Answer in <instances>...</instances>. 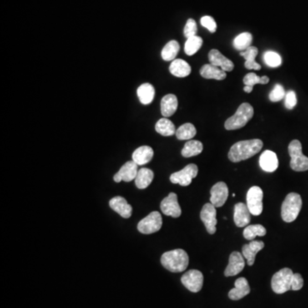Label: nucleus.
Wrapping results in <instances>:
<instances>
[{"label":"nucleus","mask_w":308,"mask_h":308,"mask_svg":"<svg viewBox=\"0 0 308 308\" xmlns=\"http://www.w3.org/2000/svg\"><path fill=\"white\" fill-rule=\"evenodd\" d=\"M263 148V142L261 140L254 139L248 141H242L234 143L229 150V160L234 163L247 160L253 156L259 153Z\"/></svg>","instance_id":"obj_1"},{"label":"nucleus","mask_w":308,"mask_h":308,"mask_svg":"<svg viewBox=\"0 0 308 308\" xmlns=\"http://www.w3.org/2000/svg\"><path fill=\"white\" fill-rule=\"evenodd\" d=\"M161 264L172 272H182L188 268L189 258L183 249H175L162 255Z\"/></svg>","instance_id":"obj_2"},{"label":"nucleus","mask_w":308,"mask_h":308,"mask_svg":"<svg viewBox=\"0 0 308 308\" xmlns=\"http://www.w3.org/2000/svg\"><path fill=\"white\" fill-rule=\"evenodd\" d=\"M254 108L248 103H243L232 117L227 119L224 127L227 130H235L243 128L254 117Z\"/></svg>","instance_id":"obj_3"},{"label":"nucleus","mask_w":308,"mask_h":308,"mask_svg":"<svg viewBox=\"0 0 308 308\" xmlns=\"http://www.w3.org/2000/svg\"><path fill=\"white\" fill-rule=\"evenodd\" d=\"M302 207L301 196L297 193H290L287 195L282 204V218L286 223H291L297 218Z\"/></svg>","instance_id":"obj_4"},{"label":"nucleus","mask_w":308,"mask_h":308,"mask_svg":"<svg viewBox=\"0 0 308 308\" xmlns=\"http://www.w3.org/2000/svg\"><path fill=\"white\" fill-rule=\"evenodd\" d=\"M289 153L290 156V167L295 172L308 170V158L302 153V146L300 141L294 140L289 145Z\"/></svg>","instance_id":"obj_5"},{"label":"nucleus","mask_w":308,"mask_h":308,"mask_svg":"<svg viewBox=\"0 0 308 308\" xmlns=\"http://www.w3.org/2000/svg\"><path fill=\"white\" fill-rule=\"evenodd\" d=\"M295 273L289 268H284L275 273L271 279V288L276 294L281 295L291 290Z\"/></svg>","instance_id":"obj_6"},{"label":"nucleus","mask_w":308,"mask_h":308,"mask_svg":"<svg viewBox=\"0 0 308 308\" xmlns=\"http://www.w3.org/2000/svg\"><path fill=\"white\" fill-rule=\"evenodd\" d=\"M163 218L158 212H152L149 215L142 219L137 229L142 234H150L158 232L162 228Z\"/></svg>","instance_id":"obj_7"},{"label":"nucleus","mask_w":308,"mask_h":308,"mask_svg":"<svg viewBox=\"0 0 308 308\" xmlns=\"http://www.w3.org/2000/svg\"><path fill=\"white\" fill-rule=\"evenodd\" d=\"M199 169L196 164H189L179 172L170 175L169 180L174 184H179L186 187L191 184L192 180L196 178Z\"/></svg>","instance_id":"obj_8"},{"label":"nucleus","mask_w":308,"mask_h":308,"mask_svg":"<svg viewBox=\"0 0 308 308\" xmlns=\"http://www.w3.org/2000/svg\"><path fill=\"white\" fill-rule=\"evenodd\" d=\"M263 191L258 186H254L247 194V206L252 215L259 216L263 211Z\"/></svg>","instance_id":"obj_9"},{"label":"nucleus","mask_w":308,"mask_h":308,"mask_svg":"<svg viewBox=\"0 0 308 308\" xmlns=\"http://www.w3.org/2000/svg\"><path fill=\"white\" fill-rule=\"evenodd\" d=\"M182 284L185 288L193 292L197 293L200 291L204 284V276L198 270H190L183 274L181 278Z\"/></svg>","instance_id":"obj_10"},{"label":"nucleus","mask_w":308,"mask_h":308,"mask_svg":"<svg viewBox=\"0 0 308 308\" xmlns=\"http://www.w3.org/2000/svg\"><path fill=\"white\" fill-rule=\"evenodd\" d=\"M201 221L204 223L206 229L210 234H213L217 230V211L212 203H207L202 208L200 213Z\"/></svg>","instance_id":"obj_11"},{"label":"nucleus","mask_w":308,"mask_h":308,"mask_svg":"<svg viewBox=\"0 0 308 308\" xmlns=\"http://www.w3.org/2000/svg\"><path fill=\"white\" fill-rule=\"evenodd\" d=\"M229 197V188L226 183L219 182L211 189L210 201L217 208L223 207Z\"/></svg>","instance_id":"obj_12"},{"label":"nucleus","mask_w":308,"mask_h":308,"mask_svg":"<svg viewBox=\"0 0 308 308\" xmlns=\"http://www.w3.org/2000/svg\"><path fill=\"white\" fill-rule=\"evenodd\" d=\"M160 209L164 215L170 216L172 218H179L182 214V210L178 203L177 194L170 193L166 198H164L161 202Z\"/></svg>","instance_id":"obj_13"},{"label":"nucleus","mask_w":308,"mask_h":308,"mask_svg":"<svg viewBox=\"0 0 308 308\" xmlns=\"http://www.w3.org/2000/svg\"><path fill=\"white\" fill-rule=\"evenodd\" d=\"M138 164L134 163V161H128L127 163L123 164L119 172L114 176V181L116 183H120L121 181L124 182H131L136 178L137 173L139 172Z\"/></svg>","instance_id":"obj_14"},{"label":"nucleus","mask_w":308,"mask_h":308,"mask_svg":"<svg viewBox=\"0 0 308 308\" xmlns=\"http://www.w3.org/2000/svg\"><path fill=\"white\" fill-rule=\"evenodd\" d=\"M245 267V260L243 254L239 252H233L229 259V264L224 270L225 277L237 275Z\"/></svg>","instance_id":"obj_15"},{"label":"nucleus","mask_w":308,"mask_h":308,"mask_svg":"<svg viewBox=\"0 0 308 308\" xmlns=\"http://www.w3.org/2000/svg\"><path fill=\"white\" fill-rule=\"evenodd\" d=\"M234 221L235 225L240 228L248 226L251 221V213L247 204L240 202L234 206Z\"/></svg>","instance_id":"obj_16"},{"label":"nucleus","mask_w":308,"mask_h":308,"mask_svg":"<svg viewBox=\"0 0 308 308\" xmlns=\"http://www.w3.org/2000/svg\"><path fill=\"white\" fill-rule=\"evenodd\" d=\"M208 58L210 60V63H212L213 65L220 67L225 72H227V71L230 72L234 70V63L230 59L224 56V54H222L221 52H219L218 50H211L209 54H208Z\"/></svg>","instance_id":"obj_17"},{"label":"nucleus","mask_w":308,"mask_h":308,"mask_svg":"<svg viewBox=\"0 0 308 308\" xmlns=\"http://www.w3.org/2000/svg\"><path fill=\"white\" fill-rule=\"evenodd\" d=\"M265 248V243L260 241H251L250 243L245 244L243 247V255L248 265H254L255 257L260 250Z\"/></svg>","instance_id":"obj_18"},{"label":"nucleus","mask_w":308,"mask_h":308,"mask_svg":"<svg viewBox=\"0 0 308 308\" xmlns=\"http://www.w3.org/2000/svg\"><path fill=\"white\" fill-rule=\"evenodd\" d=\"M110 208L123 218H129L132 215V207L128 204L124 198L121 196L114 197L109 202Z\"/></svg>","instance_id":"obj_19"},{"label":"nucleus","mask_w":308,"mask_h":308,"mask_svg":"<svg viewBox=\"0 0 308 308\" xmlns=\"http://www.w3.org/2000/svg\"><path fill=\"white\" fill-rule=\"evenodd\" d=\"M250 286L245 278H238L234 283V288L229 292V297L232 300H239L250 293Z\"/></svg>","instance_id":"obj_20"},{"label":"nucleus","mask_w":308,"mask_h":308,"mask_svg":"<svg viewBox=\"0 0 308 308\" xmlns=\"http://www.w3.org/2000/svg\"><path fill=\"white\" fill-rule=\"evenodd\" d=\"M259 165L264 172H275L279 165L278 156L272 151H265L259 158Z\"/></svg>","instance_id":"obj_21"},{"label":"nucleus","mask_w":308,"mask_h":308,"mask_svg":"<svg viewBox=\"0 0 308 308\" xmlns=\"http://www.w3.org/2000/svg\"><path fill=\"white\" fill-rule=\"evenodd\" d=\"M200 76L204 79H214L218 81H222L226 78L227 75L225 71H223L221 68H218V66L213 65L212 63L204 64L202 66L199 71Z\"/></svg>","instance_id":"obj_22"},{"label":"nucleus","mask_w":308,"mask_h":308,"mask_svg":"<svg viewBox=\"0 0 308 308\" xmlns=\"http://www.w3.org/2000/svg\"><path fill=\"white\" fill-rule=\"evenodd\" d=\"M161 113L164 117H172L177 112L178 100L174 94H166L162 98L160 103Z\"/></svg>","instance_id":"obj_23"},{"label":"nucleus","mask_w":308,"mask_h":308,"mask_svg":"<svg viewBox=\"0 0 308 308\" xmlns=\"http://www.w3.org/2000/svg\"><path fill=\"white\" fill-rule=\"evenodd\" d=\"M153 148L149 146H142L137 148L132 154V160L136 163L138 165H144L149 163L153 158Z\"/></svg>","instance_id":"obj_24"},{"label":"nucleus","mask_w":308,"mask_h":308,"mask_svg":"<svg viewBox=\"0 0 308 308\" xmlns=\"http://www.w3.org/2000/svg\"><path fill=\"white\" fill-rule=\"evenodd\" d=\"M169 72L174 77H188L191 73V66L183 59H175L169 65Z\"/></svg>","instance_id":"obj_25"},{"label":"nucleus","mask_w":308,"mask_h":308,"mask_svg":"<svg viewBox=\"0 0 308 308\" xmlns=\"http://www.w3.org/2000/svg\"><path fill=\"white\" fill-rule=\"evenodd\" d=\"M137 96L142 104H151L155 97L154 87L150 83H144V84L141 85L137 89Z\"/></svg>","instance_id":"obj_26"},{"label":"nucleus","mask_w":308,"mask_h":308,"mask_svg":"<svg viewBox=\"0 0 308 308\" xmlns=\"http://www.w3.org/2000/svg\"><path fill=\"white\" fill-rule=\"evenodd\" d=\"M259 50L255 47H250L246 51L241 52L240 55L246 59L245 67L248 70H255L260 71L261 66L255 62V57L258 56Z\"/></svg>","instance_id":"obj_27"},{"label":"nucleus","mask_w":308,"mask_h":308,"mask_svg":"<svg viewBox=\"0 0 308 308\" xmlns=\"http://www.w3.org/2000/svg\"><path fill=\"white\" fill-rule=\"evenodd\" d=\"M154 178V174L153 170L148 168H142L139 169L137 173L136 178L134 179L135 181V185L140 189H145L150 185Z\"/></svg>","instance_id":"obj_28"},{"label":"nucleus","mask_w":308,"mask_h":308,"mask_svg":"<svg viewBox=\"0 0 308 308\" xmlns=\"http://www.w3.org/2000/svg\"><path fill=\"white\" fill-rule=\"evenodd\" d=\"M155 129L158 134L163 136H172L176 134L177 129L175 127L174 123L169 120L167 117L161 118L157 122L155 125Z\"/></svg>","instance_id":"obj_29"},{"label":"nucleus","mask_w":308,"mask_h":308,"mask_svg":"<svg viewBox=\"0 0 308 308\" xmlns=\"http://www.w3.org/2000/svg\"><path fill=\"white\" fill-rule=\"evenodd\" d=\"M203 151V144L199 141L190 140L188 141L182 150V155L184 158H191L194 156L199 155Z\"/></svg>","instance_id":"obj_30"},{"label":"nucleus","mask_w":308,"mask_h":308,"mask_svg":"<svg viewBox=\"0 0 308 308\" xmlns=\"http://www.w3.org/2000/svg\"><path fill=\"white\" fill-rule=\"evenodd\" d=\"M180 50V45L177 41H170L164 46L161 52V56L164 61H172L176 59Z\"/></svg>","instance_id":"obj_31"},{"label":"nucleus","mask_w":308,"mask_h":308,"mask_svg":"<svg viewBox=\"0 0 308 308\" xmlns=\"http://www.w3.org/2000/svg\"><path fill=\"white\" fill-rule=\"evenodd\" d=\"M266 229L261 224H252L246 227L243 231V236L246 240L254 241L256 236H265Z\"/></svg>","instance_id":"obj_32"},{"label":"nucleus","mask_w":308,"mask_h":308,"mask_svg":"<svg viewBox=\"0 0 308 308\" xmlns=\"http://www.w3.org/2000/svg\"><path fill=\"white\" fill-rule=\"evenodd\" d=\"M252 42H253V36L250 33L245 32L240 33L234 38L233 45L235 49L243 52L251 47Z\"/></svg>","instance_id":"obj_33"},{"label":"nucleus","mask_w":308,"mask_h":308,"mask_svg":"<svg viewBox=\"0 0 308 308\" xmlns=\"http://www.w3.org/2000/svg\"><path fill=\"white\" fill-rule=\"evenodd\" d=\"M197 134V130L194 124L190 123H184L177 129L176 135L178 140L184 141V140H191L194 138Z\"/></svg>","instance_id":"obj_34"},{"label":"nucleus","mask_w":308,"mask_h":308,"mask_svg":"<svg viewBox=\"0 0 308 308\" xmlns=\"http://www.w3.org/2000/svg\"><path fill=\"white\" fill-rule=\"evenodd\" d=\"M203 45V40L199 36H193L190 38L187 39L185 46H184V52L188 56H193L195 54Z\"/></svg>","instance_id":"obj_35"},{"label":"nucleus","mask_w":308,"mask_h":308,"mask_svg":"<svg viewBox=\"0 0 308 308\" xmlns=\"http://www.w3.org/2000/svg\"><path fill=\"white\" fill-rule=\"evenodd\" d=\"M264 60L266 65L271 68H277L282 64L281 56L275 52L268 51L264 55Z\"/></svg>","instance_id":"obj_36"},{"label":"nucleus","mask_w":308,"mask_h":308,"mask_svg":"<svg viewBox=\"0 0 308 308\" xmlns=\"http://www.w3.org/2000/svg\"><path fill=\"white\" fill-rule=\"evenodd\" d=\"M285 95H286V93H285L284 87L281 84H276L272 91L270 93L269 98L272 102H278V101L284 99Z\"/></svg>","instance_id":"obj_37"},{"label":"nucleus","mask_w":308,"mask_h":308,"mask_svg":"<svg viewBox=\"0 0 308 308\" xmlns=\"http://www.w3.org/2000/svg\"><path fill=\"white\" fill-rule=\"evenodd\" d=\"M197 31H198V28H197L196 22L192 18L188 19L184 27V30H183L184 36L187 39L190 38V37L196 36Z\"/></svg>","instance_id":"obj_38"},{"label":"nucleus","mask_w":308,"mask_h":308,"mask_svg":"<svg viewBox=\"0 0 308 308\" xmlns=\"http://www.w3.org/2000/svg\"><path fill=\"white\" fill-rule=\"evenodd\" d=\"M200 23L203 27H206L208 31H210L211 33H215L217 31V23L215 20L213 19V17L210 16H204L200 19Z\"/></svg>","instance_id":"obj_39"},{"label":"nucleus","mask_w":308,"mask_h":308,"mask_svg":"<svg viewBox=\"0 0 308 308\" xmlns=\"http://www.w3.org/2000/svg\"><path fill=\"white\" fill-rule=\"evenodd\" d=\"M297 104V97L294 91H289L285 95L284 105L287 109L292 110Z\"/></svg>","instance_id":"obj_40"},{"label":"nucleus","mask_w":308,"mask_h":308,"mask_svg":"<svg viewBox=\"0 0 308 308\" xmlns=\"http://www.w3.org/2000/svg\"><path fill=\"white\" fill-rule=\"evenodd\" d=\"M243 82L244 84L247 86H252L254 87L255 85L259 84L260 82V77H258L256 74L254 73H248L246 75L245 77L243 78Z\"/></svg>","instance_id":"obj_41"},{"label":"nucleus","mask_w":308,"mask_h":308,"mask_svg":"<svg viewBox=\"0 0 308 308\" xmlns=\"http://www.w3.org/2000/svg\"><path fill=\"white\" fill-rule=\"evenodd\" d=\"M303 285H304V280H303L302 277L299 273H295L294 280H293V285H292V290H295V291L300 290V289H302Z\"/></svg>","instance_id":"obj_42"},{"label":"nucleus","mask_w":308,"mask_h":308,"mask_svg":"<svg viewBox=\"0 0 308 308\" xmlns=\"http://www.w3.org/2000/svg\"><path fill=\"white\" fill-rule=\"evenodd\" d=\"M270 82V79H269V77H266V76H263V77H260V82H259V84H267Z\"/></svg>","instance_id":"obj_43"},{"label":"nucleus","mask_w":308,"mask_h":308,"mask_svg":"<svg viewBox=\"0 0 308 308\" xmlns=\"http://www.w3.org/2000/svg\"><path fill=\"white\" fill-rule=\"evenodd\" d=\"M243 90H244V92H246V93H250L253 92V90H254V87H252V86H247V85H245V87H244V88H243Z\"/></svg>","instance_id":"obj_44"}]
</instances>
